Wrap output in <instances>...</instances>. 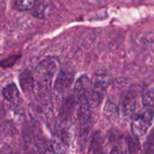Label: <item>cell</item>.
<instances>
[{
    "instance_id": "1",
    "label": "cell",
    "mask_w": 154,
    "mask_h": 154,
    "mask_svg": "<svg viewBox=\"0 0 154 154\" xmlns=\"http://www.w3.org/2000/svg\"><path fill=\"white\" fill-rule=\"evenodd\" d=\"M58 68L59 60L54 56H48L38 63L35 69V86L34 90L37 99H45Z\"/></svg>"
},
{
    "instance_id": "2",
    "label": "cell",
    "mask_w": 154,
    "mask_h": 154,
    "mask_svg": "<svg viewBox=\"0 0 154 154\" xmlns=\"http://www.w3.org/2000/svg\"><path fill=\"white\" fill-rule=\"evenodd\" d=\"M154 120V109L144 107L132 117L131 130L132 135L137 139L143 138L150 128Z\"/></svg>"
},
{
    "instance_id": "3",
    "label": "cell",
    "mask_w": 154,
    "mask_h": 154,
    "mask_svg": "<svg viewBox=\"0 0 154 154\" xmlns=\"http://www.w3.org/2000/svg\"><path fill=\"white\" fill-rule=\"evenodd\" d=\"M110 83L111 78L106 73H97L94 75L91 87V98L94 106L98 107L102 103Z\"/></svg>"
},
{
    "instance_id": "4",
    "label": "cell",
    "mask_w": 154,
    "mask_h": 154,
    "mask_svg": "<svg viewBox=\"0 0 154 154\" xmlns=\"http://www.w3.org/2000/svg\"><path fill=\"white\" fill-rule=\"evenodd\" d=\"M138 96L135 91L130 90L122 98L120 105L121 113L125 118H132L137 112Z\"/></svg>"
},
{
    "instance_id": "5",
    "label": "cell",
    "mask_w": 154,
    "mask_h": 154,
    "mask_svg": "<svg viewBox=\"0 0 154 154\" xmlns=\"http://www.w3.org/2000/svg\"><path fill=\"white\" fill-rule=\"evenodd\" d=\"M73 82V72L63 69L61 70L54 84V89L56 93H63L68 89Z\"/></svg>"
},
{
    "instance_id": "6",
    "label": "cell",
    "mask_w": 154,
    "mask_h": 154,
    "mask_svg": "<svg viewBox=\"0 0 154 154\" xmlns=\"http://www.w3.org/2000/svg\"><path fill=\"white\" fill-rule=\"evenodd\" d=\"M19 84L24 93L28 94L34 92L35 86V79L32 72L28 70L23 71L19 74Z\"/></svg>"
},
{
    "instance_id": "7",
    "label": "cell",
    "mask_w": 154,
    "mask_h": 154,
    "mask_svg": "<svg viewBox=\"0 0 154 154\" xmlns=\"http://www.w3.org/2000/svg\"><path fill=\"white\" fill-rule=\"evenodd\" d=\"M2 94H3L4 98L8 102H9L11 104L19 105V103L21 102V97H20L19 91L16 85H14V84L8 85L7 86L4 87Z\"/></svg>"
},
{
    "instance_id": "8",
    "label": "cell",
    "mask_w": 154,
    "mask_h": 154,
    "mask_svg": "<svg viewBox=\"0 0 154 154\" xmlns=\"http://www.w3.org/2000/svg\"><path fill=\"white\" fill-rule=\"evenodd\" d=\"M90 133H91V123L80 124L79 133H78V145L82 151L85 150L86 148L90 137Z\"/></svg>"
},
{
    "instance_id": "9",
    "label": "cell",
    "mask_w": 154,
    "mask_h": 154,
    "mask_svg": "<svg viewBox=\"0 0 154 154\" xmlns=\"http://www.w3.org/2000/svg\"><path fill=\"white\" fill-rule=\"evenodd\" d=\"M91 87H92V84L88 77L86 75L80 76L74 85L75 95L80 94H88L91 90Z\"/></svg>"
},
{
    "instance_id": "10",
    "label": "cell",
    "mask_w": 154,
    "mask_h": 154,
    "mask_svg": "<svg viewBox=\"0 0 154 154\" xmlns=\"http://www.w3.org/2000/svg\"><path fill=\"white\" fill-rule=\"evenodd\" d=\"M141 102L144 107L154 109V85L149 86L145 89L141 95Z\"/></svg>"
},
{
    "instance_id": "11",
    "label": "cell",
    "mask_w": 154,
    "mask_h": 154,
    "mask_svg": "<svg viewBox=\"0 0 154 154\" xmlns=\"http://www.w3.org/2000/svg\"><path fill=\"white\" fill-rule=\"evenodd\" d=\"M37 0H14V8L18 11L31 10Z\"/></svg>"
},
{
    "instance_id": "12",
    "label": "cell",
    "mask_w": 154,
    "mask_h": 154,
    "mask_svg": "<svg viewBox=\"0 0 154 154\" xmlns=\"http://www.w3.org/2000/svg\"><path fill=\"white\" fill-rule=\"evenodd\" d=\"M104 115L109 120H113L118 115V106L116 103H112L111 100H108L104 107Z\"/></svg>"
},
{
    "instance_id": "13",
    "label": "cell",
    "mask_w": 154,
    "mask_h": 154,
    "mask_svg": "<svg viewBox=\"0 0 154 154\" xmlns=\"http://www.w3.org/2000/svg\"><path fill=\"white\" fill-rule=\"evenodd\" d=\"M33 9V15L38 18L45 17V12L46 10V5L43 1H36Z\"/></svg>"
},
{
    "instance_id": "14",
    "label": "cell",
    "mask_w": 154,
    "mask_h": 154,
    "mask_svg": "<svg viewBox=\"0 0 154 154\" xmlns=\"http://www.w3.org/2000/svg\"><path fill=\"white\" fill-rule=\"evenodd\" d=\"M19 58V55H13V56H10L7 59H5L4 61H2L1 63H0V65H1L2 67H5V68H8V67H11L13 66L16 62L18 60Z\"/></svg>"
},
{
    "instance_id": "15",
    "label": "cell",
    "mask_w": 154,
    "mask_h": 154,
    "mask_svg": "<svg viewBox=\"0 0 154 154\" xmlns=\"http://www.w3.org/2000/svg\"><path fill=\"white\" fill-rule=\"evenodd\" d=\"M0 154H13V153L8 145L1 144L0 145Z\"/></svg>"
},
{
    "instance_id": "16",
    "label": "cell",
    "mask_w": 154,
    "mask_h": 154,
    "mask_svg": "<svg viewBox=\"0 0 154 154\" xmlns=\"http://www.w3.org/2000/svg\"><path fill=\"white\" fill-rule=\"evenodd\" d=\"M121 154H130V152H129V150L128 149H124L123 151H122V153Z\"/></svg>"
},
{
    "instance_id": "17",
    "label": "cell",
    "mask_w": 154,
    "mask_h": 154,
    "mask_svg": "<svg viewBox=\"0 0 154 154\" xmlns=\"http://www.w3.org/2000/svg\"><path fill=\"white\" fill-rule=\"evenodd\" d=\"M31 154H43L41 151H35V152H33V153H31Z\"/></svg>"
},
{
    "instance_id": "18",
    "label": "cell",
    "mask_w": 154,
    "mask_h": 154,
    "mask_svg": "<svg viewBox=\"0 0 154 154\" xmlns=\"http://www.w3.org/2000/svg\"><path fill=\"white\" fill-rule=\"evenodd\" d=\"M147 154H154V150H152V151H148Z\"/></svg>"
},
{
    "instance_id": "19",
    "label": "cell",
    "mask_w": 154,
    "mask_h": 154,
    "mask_svg": "<svg viewBox=\"0 0 154 154\" xmlns=\"http://www.w3.org/2000/svg\"><path fill=\"white\" fill-rule=\"evenodd\" d=\"M110 154H117V153H116V151H115V150H112Z\"/></svg>"
}]
</instances>
